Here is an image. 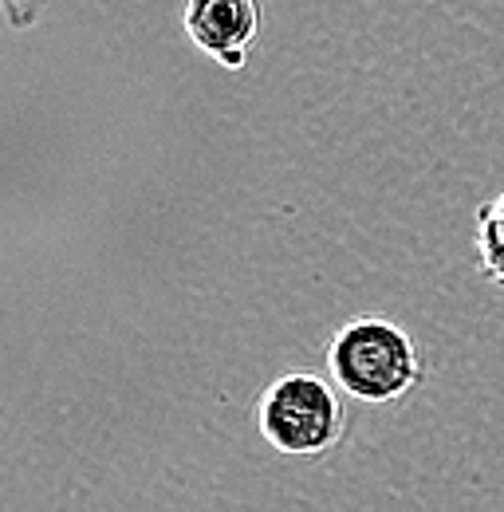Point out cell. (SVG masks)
<instances>
[{"mask_svg": "<svg viewBox=\"0 0 504 512\" xmlns=\"http://www.w3.org/2000/svg\"><path fill=\"white\" fill-rule=\"evenodd\" d=\"M477 256L485 280L504 288V193L477 205Z\"/></svg>", "mask_w": 504, "mask_h": 512, "instance_id": "cell-4", "label": "cell"}, {"mask_svg": "<svg viewBox=\"0 0 504 512\" xmlns=\"http://www.w3.org/2000/svg\"><path fill=\"white\" fill-rule=\"evenodd\" d=\"M327 379L355 402L390 406L426 383V363L402 323L386 316H359L331 335Z\"/></svg>", "mask_w": 504, "mask_h": 512, "instance_id": "cell-1", "label": "cell"}, {"mask_svg": "<svg viewBox=\"0 0 504 512\" xmlns=\"http://www.w3.org/2000/svg\"><path fill=\"white\" fill-rule=\"evenodd\" d=\"M256 426L284 457H323L347 434L343 390L315 371H284L260 390Z\"/></svg>", "mask_w": 504, "mask_h": 512, "instance_id": "cell-2", "label": "cell"}, {"mask_svg": "<svg viewBox=\"0 0 504 512\" xmlns=\"http://www.w3.org/2000/svg\"><path fill=\"white\" fill-rule=\"evenodd\" d=\"M260 24H264L260 0H186L182 12L189 44L225 71H241L249 64Z\"/></svg>", "mask_w": 504, "mask_h": 512, "instance_id": "cell-3", "label": "cell"}, {"mask_svg": "<svg viewBox=\"0 0 504 512\" xmlns=\"http://www.w3.org/2000/svg\"><path fill=\"white\" fill-rule=\"evenodd\" d=\"M44 4H48V0H0V16L8 20V28L24 32V28H32V24L40 20Z\"/></svg>", "mask_w": 504, "mask_h": 512, "instance_id": "cell-5", "label": "cell"}]
</instances>
